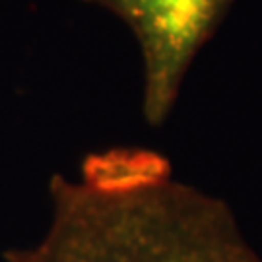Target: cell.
Here are the masks:
<instances>
[{
	"label": "cell",
	"mask_w": 262,
	"mask_h": 262,
	"mask_svg": "<svg viewBox=\"0 0 262 262\" xmlns=\"http://www.w3.org/2000/svg\"><path fill=\"white\" fill-rule=\"evenodd\" d=\"M51 200L45 237L14 262H262L224 200L171 177L132 190L55 177Z\"/></svg>",
	"instance_id": "obj_1"
},
{
	"label": "cell",
	"mask_w": 262,
	"mask_h": 262,
	"mask_svg": "<svg viewBox=\"0 0 262 262\" xmlns=\"http://www.w3.org/2000/svg\"><path fill=\"white\" fill-rule=\"evenodd\" d=\"M233 0H117L144 60L146 121L158 126L173 111L188 68L222 24Z\"/></svg>",
	"instance_id": "obj_2"
},
{
	"label": "cell",
	"mask_w": 262,
	"mask_h": 262,
	"mask_svg": "<svg viewBox=\"0 0 262 262\" xmlns=\"http://www.w3.org/2000/svg\"><path fill=\"white\" fill-rule=\"evenodd\" d=\"M169 177V161L156 151L113 150L85 159L82 183L101 190H132Z\"/></svg>",
	"instance_id": "obj_3"
},
{
	"label": "cell",
	"mask_w": 262,
	"mask_h": 262,
	"mask_svg": "<svg viewBox=\"0 0 262 262\" xmlns=\"http://www.w3.org/2000/svg\"><path fill=\"white\" fill-rule=\"evenodd\" d=\"M85 2L99 4V6H103V8H107V10H113V6H115V2H117V0H85Z\"/></svg>",
	"instance_id": "obj_4"
}]
</instances>
